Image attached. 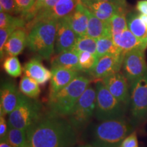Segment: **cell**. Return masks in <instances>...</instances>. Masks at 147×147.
I'll return each mask as SVG.
<instances>
[{
    "mask_svg": "<svg viewBox=\"0 0 147 147\" xmlns=\"http://www.w3.org/2000/svg\"><path fill=\"white\" fill-rule=\"evenodd\" d=\"M5 142L13 147H28L27 131L9 126Z\"/></svg>",
    "mask_w": 147,
    "mask_h": 147,
    "instance_id": "26",
    "label": "cell"
},
{
    "mask_svg": "<svg viewBox=\"0 0 147 147\" xmlns=\"http://www.w3.org/2000/svg\"><path fill=\"white\" fill-rule=\"evenodd\" d=\"M21 92L15 83L11 81L3 82L0 90V115H10L17 106Z\"/></svg>",
    "mask_w": 147,
    "mask_h": 147,
    "instance_id": "15",
    "label": "cell"
},
{
    "mask_svg": "<svg viewBox=\"0 0 147 147\" xmlns=\"http://www.w3.org/2000/svg\"><path fill=\"white\" fill-rule=\"evenodd\" d=\"M58 21L49 20L37 23L27 34V47L40 59H50L55 53V39Z\"/></svg>",
    "mask_w": 147,
    "mask_h": 147,
    "instance_id": "2",
    "label": "cell"
},
{
    "mask_svg": "<svg viewBox=\"0 0 147 147\" xmlns=\"http://www.w3.org/2000/svg\"><path fill=\"white\" fill-rule=\"evenodd\" d=\"M87 10V8L84 6L80 0L75 10L69 15L70 25L78 38L87 35L88 26Z\"/></svg>",
    "mask_w": 147,
    "mask_h": 147,
    "instance_id": "20",
    "label": "cell"
},
{
    "mask_svg": "<svg viewBox=\"0 0 147 147\" xmlns=\"http://www.w3.org/2000/svg\"><path fill=\"white\" fill-rule=\"evenodd\" d=\"M80 1L96 17L104 22L109 21L115 14L119 12L127 11V8L109 1L97 0H80Z\"/></svg>",
    "mask_w": 147,
    "mask_h": 147,
    "instance_id": "14",
    "label": "cell"
},
{
    "mask_svg": "<svg viewBox=\"0 0 147 147\" xmlns=\"http://www.w3.org/2000/svg\"><path fill=\"white\" fill-rule=\"evenodd\" d=\"M78 38L71 28L69 16L58 20L55 39V51L56 54L66 51L73 50Z\"/></svg>",
    "mask_w": 147,
    "mask_h": 147,
    "instance_id": "12",
    "label": "cell"
},
{
    "mask_svg": "<svg viewBox=\"0 0 147 147\" xmlns=\"http://www.w3.org/2000/svg\"><path fill=\"white\" fill-rule=\"evenodd\" d=\"M8 127V121L5 120V116L0 115V140L1 141H5Z\"/></svg>",
    "mask_w": 147,
    "mask_h": 147,
    "instance_id": "37",
    "label": "cell"
},
{
    "mask_svg": "<svg viewBox=\"0 0 147 147\" xmlns=\"http://www.w3.org/2000/svg\"><path fill=\"white\" fill-rule=\"evenodd\" d=\"M87 12L88 15L87 36H89L95 40L99 39L103 36H112L108 22L101 21L88 9Z\"/></svg>",
    "mask_w": 147,
    "mask_h": 147,
    "instance_id": "22",
    "label": "cell"
},
{
    "mask_svg": "<svg viewBox=\"0 0 147 147\" xmlns=\"http://www.w3.org/2000/svg\"><path fill=\"white\" fill-rule=\"evenodd\" d=\"M127 27L138 39L147 45V28L140 18L139 14L130 13L127 16Z\"/></svg>",
    "mask_w": 147,
    "mask_h": 147,
    "instance_id": "23",
    "label": "cell"
},
{
    "mask_svg": "<svg viewBox=\"0 0 147 147\" xmlns=\"http://www.w3.org/2000/svg\"><path fill=\"white\" fill-rule=\"evenodd\" d=\"M27 33L25 28H19L11 34L3 49V53L8 56H18L27 46Z\"/></svg>",
    "mask_w": 147,
    "mask_h": 147,
    "instance_id": "19",
    "label": "cell"
},
{
    "mask_svg": "<svg viewBox=\"0 0 147 147\" xmlns=\"http://www.w3.org/2000/svg\"><path fill=\"white\" fill-rule=\"evenodd\" d=\"M3 68L9 76L17 78L21 75L23 69L18 59L15 56H8L3 62Z\"/></svg>",
    "mask_w": 147,
    "mask_h": 147,
    "instance_id": "30",
    "label": "cell"
},
{
    "mask_svg": "<svg viewBox=\"0 0 147 147\" xmlns=\"http://www.w3.org/2000/svg\"><path fill=\"white\" fill-rule=\"evenodd\" d=\"M73 50L78 52H89L96 55L97 40L89 36H84L77 38Z\"/></svg>",
    "mask_w": 147,
    "mask_h": 147,
    "instance_id": "28",
    "label": "cell"
},
{
    "mask_svg": "<svg viewBox=\"0 0 147 147\" xmlns=\"http://www.w3.org/2000/svg\"><path fill=\"white\" fill-rule=\"evenodd\" d=\"M132 127L123 119L102 121L93 131V145L96 147H119L129 135Z\"/></svg>",
    "mask_w": 147,
    "mask_h": 147,
    "instance_id": "4",
    "label": "cell"
},
{
    "mask_svg": "<svg viewBox=\"0 0 147 147\" xmlns=\"http://www.w3.org/2000/svg\"><path fill=\"white\" fill-rule=\"evenodd\" d=\"M79 147H96V146H93V145H90V144H88V145H83V146H79Z\"/></svg>",
    "mask_w": 147,
    "mask_h": 147,
    "instance_id": "42",
    "label": "cell"
},
{
    "mask_svg": "<svg viewBox=\"0 0 147 147\" xmlns=\"http://www.w3.org/2000/svg\"><path fill=\"white\" fill-rule=\"evenodd\" d=\"M42 117L41 103L21 93L17 106L8 115V123L12 127L27 131Z\"/></svg>",
    "mask_w": 147,
    "mask_h": 147,
    "instance_id": "5",
    "label": "cell"
},
{
    "mask_svg": "<svg viewBox=\"0 0 147 147\" xmlns=\"http://www.w3.org/2000/svg\"><path fill=\"white\" fill-rule=\"evenodd\" d=\"M19 91L25 96L32 99H38L41 90L39 84L34 79L27 76H23L19 83Z\"/></svg>",
    "mask_w": 147,
    "mask_h": 147,
    "instance_id": "25",
    "label": "cell"
},
{
    "mask_svg": "<svg viewBox=\"0 0 147 147\" xmlns=\"http://www.w3.org/2000/svg\"><path fill=\"white\" fill-rule=\"evenodd\" d=\"M129 103L134 119L143 120L147 116V73L131 82Z\"/></svg>",
    "mask_w": 147,
    "mask_h": 147,
    "instance_id": "8",
    "label": "cell"
},
{
    "mask_svg": "<svg viewBox=\"0 0 147 147\" xmlns=\"http://www.w3.org/2000/svg\"><path fill=\"white\" fill-rule=\"evenodd\" d=\"M137 11L142 14L147 16V0H140L138 1L136 5Z\"/></svg>",
    "mask_w": 147,
    "mask_h": 147,
    "instance_id": "38",
    "label": "cell"
},
{
    "mask_svg": "<svg viewBox=\"0 0 147 147\" xmlns=\"http://www.w3.org/2000/svg\"><path fill=\"white\" fill-rule=\"evenodd\" d=\"M16 29H16L15 27H7V28H2L0 29V57H1V59H2L4 57L3 49H4V46L7 40L9 37L11 36V34Z\"/></svg>",
    "mask_w": 147,
    "mask_h": 147,
    "instance_id": "32",
    "label": "cell"
},
{
    "mask_svg": "<svg viewBox=\"0 0 147 147\" xmlns=\"http://www.w3.org/2000/svg\"><path fill=\"white\" fill-rule=\"evenodd\" d=\"M119 147H138L137 134L133 131L125 138Z\"/></svg>",
    "mask_w": 147,
    "mask_h": 147,
    "instance_id": "36",
    "label": "cell"
},
{
    "mask_svg": "<svg viewBox=\"0 0 147 147\" xmlns=\"http://www.w3.org/2000/svg\"><path fill=\"white\" fill-rule=\"evenodd\" d=\"M45 1L46 0H36L34 5H33L32 9L25 16H23V18L25 20L27 23L32 21L33 18L36 16L38 12H39L40 8H41L42 5L43 4Z\"/></svg>",
    "mask_w": 147,
    "mask_h": 147,
    "instance_id": "35",
    "label": "cell"
},
{
    "mask_svg": "<svg viewBox=\"0 0 147 147\" xmlns=\"http://www.w3.org/2000/svg\"><path fill=\"white\" fill-rule=\"evenodd\" d=\"M80 0H59L54 6L47 11L38 13L31 21L27 23V33L38 22L49 20H58L70 15L75 10Z\"/></svg>",
    "mask_w": 147,
    "mask_h": 147,
    "instance_id": "10",
    "label": "cell"
},
{
    "mask_svg": "<svg viewBox=\"0 0 147 147\" xmlns=\"http://www.w3.org/2000/svg\"><path fill=\"white\" fill-rule=\"evenodd\" d=\"M123 74L131 83L147 73V63L144 51L135 49L127 53L123 63Z\"/></svg>",
    "mask_w": 147,
    "mask_h": 147,
    "instance_id": "9",
    "label": "cell"
},
{
    "mask_svg": "<svg viewBox=\"0 0 147 147\" xmlns=\"http://www.w3.org/2000/svg\"><path fill=\"white\" fill-rule=\"evenodd\" d=\"M127 11H122L115 14L108 21L112 36L121 34L128 29L126 16Z\"/></svg>",
    "mask_w": 147,
    "mask_h": 147,
    "instance_id": "27",
    "label": "cell"
},
{
    "mask_svg": "<svg viewBox=\"0 0 147 147\" xmlns=\"http://www.w3.org/2000/svg\"><path fill=\"white\" fill-rule=\"evenodd\" d=\"M124 56V55H107L101 57L94 67L88 74L97 81L113 74L119 72L123 66Z\"/></svg>",
    "mask_w": 147,
    "mask_h": 147,
    "instance_id": "11",
    "label": "cell"
},
{
    "mask_svg": "<svg viewBox=\"0 0 147 147\" xmlns=\"http://www.w3.org/2000/svg\"><path fill=\"white\" fill-rule=\"evenodd\" d=\"M36 0H15V3L17 7L20 16L23 17L34 5Z\"/></svg>",
    "mask_w": 147,
    "mask_h": 147,
    "instance_id": "34",
    "label": "cell"
},
{
    "mask_svg": "<svg viewBox=\"0 0 147 147\" xmlns=\"http://www.w3.org/2000/svg\"><path fill=\"white\" fill-rule=\"evenodd\" d=\"M96 90L89 86L67 116V120L76 130L83 129L95 115Z\"/></svg>",
    "mask_w": 147,
    "mask_h": 147,
    "instance_id": "7",
    "label": "cell"
},
{
    "mask_svg": "<svg viewBox=\"0 0 147 147\" xmlns=\"http://www.w3.org/2000/svg\"><path fill=\"white\" fill-rule=\"evenodd\" d=\"M0 10L1 12L17 15L19 14L15 0H0Z\"/></svg>",
    "mask_w": 147,
    "mask_h": 147,
    "instance_id": "33",
    "label": "cell"
},
{
    "mask_svg": "<svg viewBox=\"0 0 147 147\" xmlns=\"http://www.w3.org/2000/svg\"><path fill=\"white\" fill-rule=\"evenodd\" d=\"M40 57L30 59L25 64L23 71L25 76L34 79L40 85H45L52 78V71L42 63Z\"/></svg>",
    "mask_w": 147,
    "mask_h": 147,
    "instance_id": "17",
    "label": "cell"
},
{
    "mask_svg": "<svg viewBox=\"0 0 147 147\" xmlns=\"http://www.w3.org/2000/svg\"><path fill=\"white\" fill-rule=\"evenodd\" d=\"M52 78L49 87V98L51 99L63 88L68 85L74 79L80 76L79 71L63 68V67H51Z\"/></svg>",
    "mask_w": 147,
    "mask_h": 147,
    "instance_id": "16",
    "label": "cell"
},
{
    "mask_svg": "<svg viewBox=\"0 0 147 147\" xmlns=\"http://www.w3.org/2000/svg\"><path fill=\"white\" fill-rule=\"evenodd\" d=\"M139 16L140 18L142 19V21H143V23L145 25H146V28H147V16L146 15H144V14H139Z\"/></svg>",
    "mask_w": 147,
    "mask_h": 147,
    "instance_id": "40",
    "label": "cell"
},
{
    "mask_svg": "<svg viewBox=\"0 0 147 147\" xmlns=\"http://www.w3.org/2000/svg\"><path fill=\"white\" fill-rule=\"evenodd\" d=\"M28 147H71L76 143V130L65 117L47 115L27 131Z\"/></svg>",
    "mask_w": 147,
    "mask_h": 147,
    "instance_id": "1",
    "label": "cell"
},
{
    "mask_svg": "<svg viewBox=\"0 0 147 147\" xmlns=\"http://www.w3.org/2000/svg\"><path fill=\"white\" fill-rule=\"evenodd\" d=\"M102 82L107 89L119 102L126 105L129 103L130 91L128 80L123 73L113 74L103 78Z\"/></svg>",
    "mask_w": 147,
    "mask_h": 147,
    "instance_id": "13",
    "label": "cell"
},
{
    "mask_svg": "<svg viewBox=\"0 0 147 147\" xmlns=\"http://www.w3.org/2000/svg\"><path fill=\"white\" fill-rule=\"evenodd\" d=\"M97 1H109V2L115 3L116 4L120 5L123 8H127V3L126 0H97Z\"/></svg>",
    "mask_w": 147,
    "mask_h": 147,
    "instance_id": "39",
    "label": "cell"
},
{
    "mask_svg": "<svg viewBox=\"0 0 147 147\" xmlns=\"http://www.w3.org/2000/svg\"><path fill=\"white\" fill-rule=\"evenodd\" d=\"M59 67L81 72L78 53L74 50L66 51L59 53L51 59V67Z\"/></svg>",
    "mask_w": 147,
    "mask_h": 147,
    "instance_id": "21",
    "label": "cell"
},
{
    "mask_svg": "<svg viewBox=\"0 0 147 147\" xmlns=\"http://www.w3.org/2000/svg\"><path fill=\"white\" fill-rule=\"evenodd\" d=\"M0 147H13L9 144L8 142H5V141H1L0 142Z\"/></svg>",
    "mask_w": 147,
    "mask_h": 147,
    "instance_id": "41",
    "label": "cell"
},
{
    "mask_svg": "<svg viewBox=\"0 0 147 147\" xmlns=\"http://www.w3.org/2000/svg\"><path fill=\"white\" fill-rule=\"evenodd\" d=\"M96 102L95 116L99 121L121 119L124 115V104L110 93L102 80H97L95 86Z\"/></svg>",
    "mask_w": 147,
    "mask_h": 147,
    "instance_id": "6",
    "label": "cell"
},
{
    "mask_svg": "<svg viewBox=\"0 0 147 147\" xmlns=\"http://www.w3.org/2000/svg\"><path fill=\"white\" fill-rule=\"evenodd\" d=\"M97 40V53L98 59L107 55H124L121 52L114 42L113 36L101 37Z\"/></svg>",
    "mask_w": 147,
    "mask_h": 147,
    "instance_id": "24",
    "label": "cell"
},
{
    "mask_svg": "<svg viewBox=\"0 0 147 147\" xmlns=\"http://www.w3.org/2000/svg\"><path fill=\"white\" fill-rule=\"evenodd\" d=\"M78 59L82 71L89 73L94 67L98 57L89 52H78Z\"/></svg>",
    "mask_w": 147,
    "mask_h": 147,
    "instance_id": "31",
    "label": "cell"
},
{
    "mask_svg": "<svg viewBox=\"0 0 147 147\" xmlns=\"http://www.w3.org/2000/svg\"><path fill=\"white\" fill-rule=\"evenodd\" d=\"M90 82L89 78L80 75L54 97L49 99V115L67 117L89 86Z\"/></svg>",
    "mask_w": 147,
    "mask_h": 147,
    "instance_id": "3",
    "label": "cell"
},
{
    "mask_svg": "<svg viewBox=\"0 0 147 147\" xmlns=\"http://www.w3.org/2000/svg\"><path fill=\"white\" fill-rule=\"evenodd\" d=\"M113 38L115 45L124 55L135 49L145 51L147 47L146 44L140 41L129 29H127L121 34L113 36Z\"/></svg>",
    "mask_w": 147,
    "mask_h": 147,
    "instance_id": "18",
    "label": "cell"
},
{
    "mask_svg": "<svg viewBox=\"0 0 147 147\" xmlns=\"http://www.w3.org/2000/svg\"><path fill=\"white\" fill-rule=\"evenodd\" d=\"M27 23L21 16H14L12 14L1 12L0 13V27H15L16 29L25 28Z\"/></svg>",
    "mask_w": 147,
    "mask_h": 147,
    "instance_id": "29",
    "label": "cell"
}]
</instances>
